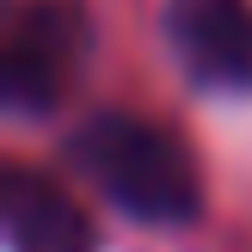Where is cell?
<instances>
[{
    "label": "cell",
    "instance_id": "cell-1",
    "mask_svg": "<svg viewBox=\"0 0 252 252\" xmlns=\"http://www.w3.org/2000/svg\"><path fill=\"white\" fill-rule=\"evenodd\" d=\"M68 160L123 209L129 221H154V228H185L203 209V179H197L191 148L172 129L129 111H98L74 129Z\"/></svg>",
    "mask_w": 252,
    "mask_h": 252
},
{
    "label": "cell",
    "instance_id": "cell-2",
    "mask_svg": "<svg viewBox=\"0 0 252 252\" xmlns=\"http://www.w3.org/2000/svg\"><path fill=\"white\" fill-rule=\"evenodd\" d=\"M86 6L80 0H25L6 31V105L19 117H49L80 80L86 62Z\"/></svg>",
    "mask_w": 252,
    "mask_h": 252
},
{
    "label": "cell",
    "instance_id": "cell-3",
    "mask_svg": "<svg viewBox=\"0 0 252 252\" xmlns=\"http://www.w3.org/2000/svg\"><path fill=\"white\" fill-rule=\"evenodd\" d=\"M166 37L191 80L252 93V0H166Z\"/></svg>",
    "mask_w": 252,
    "mask_h": 252
},
{
    "label": "cell",
    "instance_id": "cell-4",
    "mask_svg": "<svg viewBox=\"0 0 252 252\" xmlns=\"http://www.w3.org/2000/svg\"><path fill=\"white\" fill-rule=\"evenodd\" d=\"M0 221H6V252H98V234L86 221V209L56 179H43L31 166H6Z\"/></svg>",
    "mask_w": 252,
    "mask_h": 252
}]
</instances>
